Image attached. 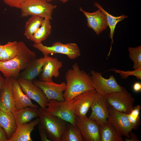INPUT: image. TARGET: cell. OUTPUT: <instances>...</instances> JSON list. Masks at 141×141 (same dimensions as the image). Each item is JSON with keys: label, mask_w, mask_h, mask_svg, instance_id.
Here are the masks:
<instances>
[{"label": "cell", "mask_w": 141, "mask_h": 141, "mask_svg": "<svg viewBox=\"0 0 141 141\" xmlns=\"http://www.w3.org/2000/svg\"><path fill=\"white\" fill-rule=\"evenodd\" d=\"M67 87L63 94L65 101H69L87 91L95 90L91 77L86 72L81 70L77 63H74L65 75Z\"/></svg>", "instance_id": "obj_1"}, {"label": "cell", "mask_w": 141, "mask_h": 141, "mask_svg": "<svg viewBox=\"0 0 141 141\" xmlns=\"http://www.w3.org/2000/svg\"><path fill=\"white\" fill-rule=\"evenodd\" d=\"M18 52L12 59L5 61H0V71L5 78L17 79L20 72L24 70L29 63L36 58V53L30 49L22 41L18 42Z\"/></svg>", "instance_id": "obj_2"}, {"label": "cell", "mask_w": 141, "mask_h": 141, "mask_svg": "<svg viewBox=\"0 0 141 141\" xmlns=\"http://www.w3.org/2000/svg\"><path fill=\"white\" fill-rule=\"evenodd\" d=\"M40 122L45 130L48 138L53 141H61V136L67 124V122L48 114L41 108L39 109Z\"/></svg>", "instance_id": "obj_3"}, {"label": "cell", "mask_w": 141, "mask_h": 141, "mask_svg": "<svg viewBox=\"0 0 141 141\" xmlns=\"http://www.w3.org/2000/svg\"><path fill=\"white\" fill-rule=\"evenodd\" d=\"M32 46L40 51L44 57L50 54H60L66 55L72 60H75L81 55L80 50L77 44L73 43L63 44L59 42H56L50 46L44 45L42 42L34 43Z\"/></svg>", "instance_id": "obj_4"}, {"label": "cell", "mask_w": 141, "mask_h": 141, "mask_svg": "<svg viewBox=\"0 0 141 141\" xmlns=\"http://www.w3.org/2000/svg\"><path fill=\"white\" fill-rule=\"evenodd\" d=\"M57 6L43 0H27L21 8V17L37 15L52 20L53 10Z\"/></svg>", "instance_id": "obj_5"}, {"label": "cell", "mask_w": 141, "mask_h": 141, "mask_svg": "<svg viewBox=\"0 0 141 141\" xmlns=\"http://www.w3.org/2000/svg\"><path fill=\"white\" fill-rule=\"evenodd\" d=\"M90 73L93 86L99 94L105 96L111 93L126 90L117 83L113 75L106 79L102 77L101 73L92 70Z\"/></svg>", "instance_id": "obj_6"}, {"label": "cell", "mask_w": 141, "mask_h": 141, "mask_svg": "<svg viewBox=\"0 0 141 141\" xmlns=\"http://www.w3.org/2000/svg\"><path fill=\"white\" fill-rule=\"evenodd\" d=\"M105 97L108 103L119 112L128 114L133 108L135 100L126 90L111 93Z\"/></svg>", "instance_id": "obj_7"}, {"label": "cell", "mask_w": 141, "mask_h": 141, "mask_svg": "<svg viewBox=\"0 0 141 141\" xmlns=\"http://www.w3.org/2000/svg\"><path fill=\"white\" fill-rule=\"evenodd\" d=\"M45 111L49 114L71 124L76 125V116L70 107L68 101L49 100Z\"/></svg>", "instance_id": "obj_8"}, {"label": "cell", "mask_w": 141, "mask_h": 141, "mask_svg": "<svg viewBox=\"0 0 141 141\" xmlns=\"http://www.w3.org/2000/svg\"><path fill=\"white\" fill-rule=\"evenodd\" d=\"M96 93L95 90L87 91L68 101L70 107L76 116L82 118L86 116Z\"/></svg>", "instance_id": "obj_9"}, {"label": "cell", "mask_w": 141, "mask_h": 141, "mask_svg": "<svg viewBox=\"0 0 141 141\" xmlns=\"http://www.w3.org/2000/svg\"><path fill=\"white\" fill-rule=\"evenodd\" d=\"M108 105V122L114 126L120 135L129 138V133L132 131L133 127L128 120L127 114L117 110Z\"/></svg>", "instance_id": "obj_10"}, {"label": "cell", "mask_w": 141, "mask_h": 141, "mask_svg": "<svg viewBox=\"0 0 141 141\" xmlns=\"http://www.w3.org/2000/svg\"><path fill=\"white\" fill-rule=\"evenodd\" d=\"M76 125L79 128L83 138L86 141H100V125L86 116H76Z\"/></svg>", "instance_id": "obj_11"}, {"label": "cell", "mask_w": 141, "mask_h": 141, "mask_svg": "<svg viewBox=\"0 0 141 141\" xmlns=\"http://www.w3.org/2000/svg\"><path fill=\"white\" fill-rule=\"evenodd\" d=\"M17 80L24 93L31 99L36 102L41 108L45 110L49 100L42 89L34 84L32 81L21 77Z\"/></svg>", "instance_id": "obj_12"}, {"label": "cell", "mask_w": 141, "mask_h": 141, "mask_svg": "<svg viewBox=\"0 0 141 141\" xmlns=\"http://www.w3.org/2000/svg\"><path fill=\"white\" fill-rule=\"evenodd\" d=\"M91 113L89 118L102 125L107 122L108 105L105 96L96 92L91 107Z\"/></svg>", "instance_id": "obj_13"}, {"label": "cell", "mask_w": 141, "mask_h": 141, "mask_svg": "<svg viewBox=\"0 0 141 141\" xmlns=\"http://www.w3.org/2000/svg\"><path fill=\"white\" fill-rule=\"evenodd\" d=\"M33 83L40 88L45 94L48 100L54 99L58 101H65L63 92L66 89V84L63 82L60 84L53 81L46 82L34 80Z\"/></svg>", "instance_id": "obj_14"}, {"label": "cell", "mask_w": 141, "mask_h": 141, "mask_svg": "<svg viewBox=\"0 0 141 141\" xmlns=\"http://www.w3.org/2000/svg\"><path fill=\"white\" fill-rule=\"evenodd\" d=\"M79 10L86 17L88 27L94 31L97 35L107 28L108 25L106 17L100 9L93 13L85 11L81 7Z\"/></svg>", "instance_id": "obj_15"}, {"label": "cell", "mask_w": 141, "mask_h": 141, "mask_svg": "<svg viewBox=\"0 0 141 141\" xmlns=\"http://www.w3.org/2000/svg\"><path fill=\"white\" fill-rule=\"evenodd\" d=\"M63 66L62 61L56 58L48 56L43 65L42 71L40 74V80L46 82L53 81L52 77L57 78L59 76V69Z\"/></svg>", "instance_id": "obj_16"}, {"label": "cell", "mask_w": 141, "mask_h": 141, "mask_svg": "<svg viewBox=\"0 0 141 141\" xmlns=\"http://www.w3.org/2000/svg\"><path fill=\"white\" fill-rule=\"evenodd\" d=\"M14 79L5 78L0 95V109L6 112H13L15 109L12 94V85Z\"/></svg>", "instance_id": "obj_17"}, {"label": "cell", "mask_w": 141, "mask_h": 141, "mask_svg": "<svg viewBox=\"0 0 141 141\" xmlns=\"http://www.w3.org/2000/svg\"><path fill=\"white\" fill-rule=\"evenodd\" d=\"M12 94L15 109H22L28 107L38 108V106L33 103L31 99L23 91L16 79H15L13 83Z\"/></svg>", "instance_id": "obj_18"}, {"label": "cell", "mask_w": 141, "mask_h": 141, "mask_svg": "<svg viewBox=\"0 0 141 141\" xmlns=\"http://www.w3.org/2000/svg\"><path fill=\"white\" fill-rule=\"evenodd\" d=\"M40 122L39 118L17 126L16 130L7 141H32L31 134L34 127Z\"/></svg>", "instance_id": "obj_19"}, {"label": "cell", "mask_w": 141, "mask_h": 141, "mask_svg": "<svg viewBox=\"0 0 141 141\" xmlns=\"http://www.w3.org/2000/svg\"><path fill=\"white\" fill-rule=\"evenodd\" d=\"M46 57H41L32 60L26 68L20 74L19 77L32 81L42 71L44 63Z\"/></svg>", "instance_id": "obj_20"}, {"label": "cell", "mask_w": 141, "mask_h": 141, "mask_svg": "<svg viewBox=\"0 0 141 141\" xmlns=\"http://www.w3.org/2000/svg\"><path fill=\"white\" fill-rule=\"evenodd\" d=\"M13 113L17 126L30 122L35 118L39 117V110L37 108L30 107L20 109H15Z\"/></svg>", "instance_id": "obj_21"}, {"label": "cell", "mask_w": 141, "mask_h": 141, "mask_svg": "<svg viewBox=\"0 0 141 141\" xmlns=\"http://www.w3.org/2000/svg\"><path fill=\"white\" fill-rule=\"evenodd\" d=\"M0 126L5 132L8 140L15 132L17 127L12 112H6L0 109Z\"/></svg>", "instance_id": "obj_22"}, {"label": "cell", "mask_w": 141, "mask_h": 141, "mask_svg": "<svg viewBox=\"0 0 141 141\" xmlns=\"http://www.w3.org/2000/svg\"><path fill=\"white\" fill-rule=\"evenodd\" d=\"M95 6L100 9L105 14L106 17L108 26L109 27L110 32L109 37L111 39V42L110 50L108 55L109 56L111 50L112 45L113 44V37L114 32L117 23L124 19L128 17V16L123 15L119 16H115L110 14L105 10L97 2H95L94 3Z\"/></svg>", "instance_id": "obj_23"}, {"label": "cell", "mask_w": 141, "mask_h": 141, "mask_svg": "<svg viewBox=\"0 0 141 141\" xmlns=\"http://www.w3.org/2000/svg\"><path fill=\"white\" fill-rule=\"evenodd\" d=\"M100 141H123L114 126L107 122L100 125Z\"/></svg>", "instance_id": "obj_24"}, {"label": "cell", "mask_w": 141, "mask_h": 141, "mask_svg": "<svg viewBox=\"0 0 141 141\" xmlns=\"http://www.w3.org/2000/svg\"><path fill=\"white\" fill-rule=\"evenodd\" d=\"M50 20L48 19H44L40 27L33 35L31 40L34 43H39L46 39L51 31Z\"/></svg>", "instance_id": "obj_25"}, {"label": "cell", "mask_w": 141, "mask_h": 141, "mask_svg": "<svg viewBox=\"0 0 141 141\" xmlns=\"http://www.w3.org/2000/svg\"><path fill=\"white\" fill-rule=\"evenodd\" d=\"M84 139L80 131L77 126L69 123L67 124L64 132L62 134L61 141H83Z\"/></svg>", "instance_id": "obj_26"}, {"label": "cell", "mask_w": 141, "mask_h": 141, "mask_svg": "<svg viewBox=\"0 0 141 141\" xmlns=\"http://www.w3.org/2000/svg\"><path fill=\"white\" fill-rule=\"evenodd\" d=\"M44 19L39 16L33 15L26 22L24 35L27 38L30 40L40 27Z\"/></svg>", "instance_id": "obj_27"}, {"label": "cell", "mask_w": 141, "mask_h": 141, "mask_svg": "<svg viewBox=\"0 0 141 141\" xmlns=\"http://www.w3.org/2000/svg\"><path fill=\"white\" fill-rule=\"evenodd\" d=\"M18 42H8L3 46L0 54V61H5L10 60L17 55Z\"/></svg>", "instance_id": "obj_28"}, {"label": "cell", "mask_w": 141, "mask_h": 141, "mask_svg": "<svg viewBox=\"0 0 141 141\" xmlns=\"http://www.w3.org/2000/svg\"><path fill=\"white\" fill-rule=\"evenodd\" d=\"M129 56L133 63L134 69L141 68V45L135 47H129Z\"/></svg>", "instance_id": "obj_29"}, {"label": "cell", "mask_w": 141, "mask_h": 141, "mask_svg": "<svg viewBox=\"0 0 141 141\" xmlns=\"http://www.w3.org/2000/svg\"><path fill=\"white\" fill-rule=\"evenodd\" d=\"M141 108L140 105H137L134 107L133 109L130 113L127 114L128 120L134 130L138 129L140 123L139 114Z\"/></svg>", "instance_id": "obj_30"}, {"label": "cell", "mask_w": 141, "mask_h": 141, "mask_svg": "<svg viewBox=\"0 0 141 141\" xmlns=\"http://www.w3.org/2000/svg\"><path fill=\"white\" fill-rule=\"evenodd\" d=\"M115 73L119 74L122 79H126L129 76H134L138 79H141V68L132 71H123L120 70L112 69L110 70Z\"/></svg>", "instance_id": "obj_31"}, {"label": "cell", "mask_w": 141, "mask_h": 141, "mask_svg": "<svg viewBox=\"0 0 141 141\" xmlns=\"http://www.w3.org/2000/svg\"><path fill=\"white\" fill-rule=\"evenodd\" d=\"M9 6L21 9L23 5L27 0H2Z\"/></svg>", "instance_id": "obj_32"}, {"label": "cell", "mask_w": 141, "mask_h": 141, "mask_svg": "<svg viewBox=\"0 0 141 141\" xmlns=\"http://www.w3.org/2000/svg\"><path fill=\"white\" fill-rule=\"evenodd\" d=\"M39 132L41 141H50L48 138L46 132L44 129L40 125L38 124Z\"/></svg>", "instance_id": "obj_33"}, {"label": "cell", "mask_w": 141, "mask_h": 141, "mask_svg": "<svg viewBox=\"0 0 141 141\" xmlns=\"http://www.w3.org/2000/svg\"><path fill=\"white\" fill-rule=\"evenodd\" d=\"M8 140L6 133L4 130L0 126V141H7Z\"/></svg>", "instance_id": "obj_34"}, {"label": "cell", "mask_w": 141, "mask_h": 141, "mask_svg": "<svg viewBox=\"0 0 141 141\" xmlns=\"http://www.w3.org/2000/svg\"><path fill=\"white\" fill-rule=\"evenodd\" d=\"M130 138H127L125 137V140L126 141H140L138 139L136 134L133 132H131L129 133Z\"/></svg>", "instance_id": "obj_35"}, {"label": "cell", "mask_w": 141, "mask_h": 141, "mask_svg": "<svg viewBox=\"0 0 141 141\" xmlns=\"http://www.w3.org/2000/svg\"><path fill=\"white\" fill-rule=\"evenodd\" d=\"M133 89L136 92H139L141 91V83L137 82L134 84L133 86Z\"/></svg>", "instance_id": "obj_36"}, {"label": "cell", "mask_w": 141, "mask_h": 141, "mask_svg": "<svg viewBox=\"0 0 141 141\" xmlns=\"http://www.w3.org/2000/svg\"><path fill=\"white\" fill-rule=\"evenodd\" d=\"M5 80V78L3 77L0 74V95Z\"/></svg>", "instance_id": "obj_37"}, {"label": "cell", "mask_w": 141, "mask_h": 141, "mask_svg": "<svg viewBox=\"0 0 141 141\" xmlns=\"http://www.w3.org/2000/svg\"><path fill=\"white\" fill-rule=\"evenodd\" d=\"M59 1L63 3H66L67 1L69 0H59Z\"/></svg>", "instance_id": "obj_38"}, {"label": "cell", "mask_w": 141, "mask_h": 141, "mask_svg": "<svg viewBox=\"0 0 141 141\" xmlns=\"http://www.w3.org/2000/svg\"><path fill=\"white\" fill-rule=\"evenodd\" d=\"M3 45H2L0 44V54L1 52V51L2 50V49L3 48Z\"/></svg>", "instance_id": "obj_39"}, {"label": "cell", "mask_w": 141, "mask_h": 141, "mask_svg": "<svg viewBox=\"0 0 141 141\" xmlns=\"http://www.w3.org/2000/svg\"><path fill=\"white\" fill-rule=\"evenodd\" d=\"M44 0V1H45L48 2H49L53 0Z\"/></svg>", "instance_id": "obj_40"}]
</instances>
